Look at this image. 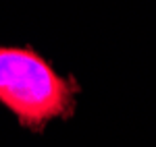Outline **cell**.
<instances>
[{
	"mask_svg": "<svg viewBox=\"0 0 156 147\" xmlns=\"http://www.w3.org/2000/svg\"><path fill=\"white\" fill-rule=\"evenodd\" d=\"M77 91L71 77L58 75L37 52L0 46V102L23 126L40 131L52 118H69Z\"/></svg>",
	"mask_w": 156,
	"mask_h": 147,
	"instance_id": "1",
	"label": "cell"
}]
</instances>
